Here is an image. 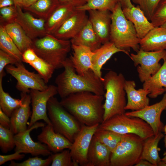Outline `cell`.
Here are the masks:
<instances>
[{"label":"cell","instance_id":"obj_1","mask_svg":"<svg viewBox=\"0 0 166 166\" xmlns=\"http://www.w3.org/2000/svg\"><path fill=\"white\" fill-rule=\"evenodd\" d=\"M63 65L64 71L57 76L55 81L58 94L61 98L83 91L105 95L102 80L91 69L84 75L77 74L69 57L66 58Z\"/></svg>","mask_w":166,"mask_h":166},{"label":"cell","instance_id":"obj_2","mask_svg":"<svg viewBox=\"0 0 166 166\" xmlns=\"http://www.w3.org/2000/svg\"><path fill=\"white\" fill-rule=\"evenodd\" d=\"M104 99L103 96L83 91L61 98L60 102L81 124L91 126L103 122Z\"/></svg>","mask_w":166,"mask_h":166},{"label":"cell","instance_id":"obj_3","mask_svg":"<svg viewBox=\"0 0 166 166\" xmlns=\"http://www.w3.org/2000/svg\"><path fill=\"white\" fill-rule=\"evenodd\" d=\"M140 40L133 24L126 18L118 2L111 12L109 41L130 57L131 49L136 53L140 50Z\"/></svg>","mask_w":166,"mask_h":166},{"label":"cell","instance_id":"obj_4","mask_svg":"<svg viewBox=\"0 0 166 166\" xmlns=\"http://www.w3.org/2000/svg\"><path fill=\"white\" fill-rule=\"evenodd\" d=\"M105 100L103 106V122L113 116L125 113L126 93L124 89L125 78L121 73L110 70L103 77Z\"/></svg>","mask_w":166,"mask_h":166},{"label":"cell","instance_id":"obj_5","mask_svg":"<svg viewBox=\"0 0 166 166\" xmlns=\"http://www.w3.org/2000/svg\"><path fill=\"white\" fill-rule=\"evenodd\" d=\"M31 48L55 69L63 68V62L72 49L70 41L60 39L48 34L33 40Z\"/></svg>","mask_w":166,"mask_h":166},{"label":"cell","instance_id":"obj_6","mask_svg":"<svg viewBox=\"0 0 166 166\" xmlns=\"http://www.w3.org/2000/svg\"><path fill=\"white\" fill-rule=\"evenodd\" d=\"M47 113L55 131L73 143L83 124L67 111L54 96L48 101Z\"/></svg>","mask_w":166,"mask_h":166},{"label":"cell","instance_id":"obj_7","mask_svg":"<svg viewBox=\"0 0 166 166\" xmlns=\"http://www.w3.org/2000/svg\"><path fill=\"white\" fill-rule=\"evenodd\" d=\"M98 128L111 131L121 134H133L144 140L154 135L150 126L142 119L117 114L100 124Z\"/></svg>","mask_w":166,"mask_h":166},{"label":"cell","instance_id":"obj_8","mask_svg":"<svg viewBox=\"0 0 166 166\" xmlns=\"http://www.w3.org/2000/svg\"><path fill=\"white\" fill-rule=\"evenodd\" d=\"M144 140L133 134H123L111 153L110 166H131L140 159Z\"/></svg>","mask_w":166,"mask_h":166},{"label":"cell","instance_id":"obj_9","mask_svg":"<svg viewBox=\"0 0 166 166\" xmlns=\"http://www.w3.org/2000/svg\"><path fill=\"white\" fill-rule=\"evenodd\" d=\"M14 65H8L5 69L17 80L16 88L21 93H29L31 90L43 91L47 88L48 85L38 73L28 71L22 62Z\"/></svg>","mask_w":166,"mask_h":166},{"label":"cell","instance_id":"obj_10","mask_svg":"<svg viewBox=\"0 0 166 166\" xmlns=\"http://www.w3.org/2000/svg\"><path fill=\"white\" fill-rule=\"evenodd\" d=\"M166 55L165 50L147 51L140 49L136 54H131L130 57L134 66H137V70L141 82H144L159 70L162 66L159 61Z\"/></svg>","mask_w":166,"mask_h":166},{"label":"cell","instance_id":"obj_11","mask_svg":"<svg viewBox=\"0 0 166 166\" xmlns=\"http://www.w3.org/2000/svg\"><path fill=\"white\" fill-rule=\"evenodd\" d=\"M29 94L32 111L28 128L40 120H43L47 124L52 125L47 114V105L49 99L58 94L56 86L49 85L43 91L31 90Z\"/></svg>","mask_w":166,"mask_h":166},{"label":"cell","instance_id":"obj_12","mask_svg":"<svg viewBox=\"0 0 166 166\" xmlns=\"http://www.w3.org/2000/svg\"><path fill=\"white\" fill-rule=\"evenodd\" d=\"M45 125L43 123L37 122L25 131L15 134V151L21 153H29L34 156H47L51 155L52 152L46 145L39 141H34L30 135V132L32 130Z\"/></svg>","mask_w":166,"mask_h":166},{"label":"cell","instance_id":"obj_13","mask_svg":"<svg viewBox=\"0 0 166 166\" xmlns=\"http://www.w3.org/2000/svg\"><path fill=\"white\" fill-rule=\"evenodd\" d=\"M99 124L91 126L83 124L80 131L69 149L73 160L77 166H86L89 149Z\"/></svg>","mask_w":166,"mask_h":166},{"label":"cell","instance_id":"obj_14","mask_svg":"<svg viewBox=\"0 0 166 166\" xmlns=\"http://www.w3.org/2000/svg\"><path fill=\"white\" fill-rule=\"evenodd\" d=\"M165 90L164 95L159 102L149 105L140 110L125 112V114L138 117L145 121L151 127L154 135H156L163 128L160 116L162 112L166 109V88Z\"/></svg>","mask_w":166,"mask_h":166},{"label":"cell","instance_id":"obj_15","mask_svg":"<svg viewBox=\"0 0 166 166\" xmlns=\"http://www.w3.org/2000/svg\"><path fill=\"white\" fill-rule=\"evenodd\" d=\"M15 6L17 14L14 22L21 26L29 38L34 40L43 37L47 34L45 19L36 18L29 12H23L21 7Z\"/></svg>","mask_w":166,"mask_h":166},{"label":"cell","instance_id":"obj_16","mask_svg":"<svg viewBox=\"0 0 166 166\" xmlns=\"http://www.w3.org/2000/svg\"><path fill=\"white\" fill-rule=\"evenodd\" d=\"M88 20L86 11L75 9L53 35L61 39H71L79 33Z\"/></svg>","mask_w":166,"mask_h":166},{"label":"cell","instance_id":"obj_17","mask_svg":"<svg viewBox=\"0 0 166 166\" xmlns=\"http://www.w3.org/2000/svg\"><path fill=\"white\" fill-rule=\"evenodd\" d=\"M42 132L37 136V139L47 145L54 153L69 149L72 143L64 136L56 132L51 125L47 124L42 127Z\"/></svg>","mask_w":166,"mask_h":166},{"label":"cell","instance_id":"obj_18","mask_svg":"<svg viewBox=\"0 0 166 166\" xmlns=\"http://www.w3.org/2000/svg\"><path fill=\"white\" fill-rule=\"evenodd\" d=\"M89 20L102 44L109 41L111 12L108 10H92L88 11Z\"/></svg>","mask_w":166,"mask_h":166},{"label":"cell","instance_id":"obj_19","mask_svg":"<svg viewBox=\"0 0 166 166\" xmlns=\"http://www.w3.org/2000/svg\"><path fill=\"white\" fill-rule=\"evenodd\" d=\"M136 86L134 81L125 80L124 89L127 98L125 110H139L149 105V99L147 97L149 93L148 90L143 88L136 90Z\"/></svg>","mask_w":166,"mask_h":166},{"label":"cell","instance_id":"obj_20","mask_svg":"<svg viewBox=\"0 0 166 166\" xmlns=\"http://www.w3.org/2000/svg\"><path fill=\"white\" fill-rule=\"evenodd\" d=\"M21 97L23 105L15 109L10 117L11 128L14 134L26 130L28 119L32 114L30 105L31 97L28 93H21Z\"/></svg>","mask_w":166,"mask_h":166},{"label":"cell","instance_id":"obj_21","mask_svg":"<svg viewBox=\"0 0 166 166\" xmlns=\"http://www.w3.org/2000/svg\"><path fill=\"white\" fill-rule=\"evenodd\" d=\"M126 18L133 24L138 38L141 39L154 27L137 6L122 9Z\"/></svg>","mask_w":166,"mask_h":166},{"label":"cell","instance_id":"obj_22","mask_svg":"<svg viewBox=\"0 0 166 166\" xmlns=\"http://www.w3.org/2000/svg\"><path fill=\"white\" fill-rule=\"evenodd\" d=\"M73 52L69 57L76 73L84 75L89 69L92 70V63L93 51L89 47L71 45Z\"/></svg>","mask_w":166,"mask_h":166},{"label":"cell","instance_id":"obj_23","mask_svg":"<svg viewBox=\"0 0 166 166\" xmlns=\"http://www.w3.org/2000/svg\"><path fill=\"white\" fill-rule=\"evenodd\" d=\"M122 52L126 54L124 50L117 48L110 41L103 44L98 48L93 51L92 57V71L103 81L101 69L103 65L114 54Z\"/></svg>","mask_w":166,"mask_h":166},{"label":"cell","instance_id":"obj_24","mask_svg":"<svg viewBox=\"0 0 166 166\" xmlns=\"http://www.w3.org/2000/svg\"><path fill=\"white\" fill-rule=\"evenodd\" d=\"M111 153L109 149L93 136L87 154L86 166H110Z\"/></svg>","mask_w":166,"mask_h":166},{"label":"cell","instance_id":"obj_25","mask_svg":"<svg viewBox=\"0 0 166 166\" xmlns=\"http://www.w3.org/2000/svg\"><path fill=\"white\" fill-rule=\"evenodd\" d=\"M140 49L147 51L166 50V28L159 26L151 30L140 42Z\"/></svg>","mask_w":166,"mask_h":166},{"label":"cell","instance_id":"obj_26","mask_svg":"<svg viewBox=\"0 0 166 166\" xmlns=\"http://www.w3.org/2000/svg\"><path fill=\"white\" fill-rule=\"evenodd\" d=\"M22 61L34 68L47 84L55 70L52 65L39 57L31 48L27 49L22 53Z\"/></svg>","mask_w":166,"mask_h":166},{"label":"cell","instance_id":"obj_27","mask_svg":"<svg viewBox=\"0 0 166 166\" xmlns=\"http://www.w3.org/2000/svg\"><path fill=\"white\" fill-rule=\"evenodd\" d=\"M70 42L71 45L85 46L93 51L99 48L102 44L89 20Z\"/></svg>","mask_w":166,"mask_h":166},{"label":"cell","instance_id":"obj_28","mask_svg":"<svg viewBox=\"0 0 166 166\" xmlns=\"http://www.w3.org/2000/svg\"><path fill=\"white\" fill-rule=\"evenodd\" d=\"M163 59L164 63L159 70L143 84V88L148 90V96L152 98L164 93L166 88V55Z\"/></svg>","mask_w":166,"mask_h":166},{"label":"cell","instance_id":"obj_29","mask_svg":"<svg viewBox=\"0 0 166 166\" xmlns=\"http://www.w3.org/2000/svg\"><path fill=\"white\" fill-rule=\"evenodd\" d=\"M75 9L71 5L60 4L45 21L47 34H53Z\"/></svg>","mask_w":166,"mask_h":166},{"label":"cell","instance_id":"obj_30","mask_svg":"<svg viewBox=\"0 0 166 166\" xmlns=\"http://www.w3.org/2000/svg\"><path fill=\"white\" fill-rule=\"evenodd\" d=\"M4 26L7 33L22 53L32 48L33 40L27 36L18 24L14 22Z\"/></svg>","mask_w":166,"mask_h":166},{"label":"cell","instance_id":"obj_31","mask_svg":"<svg viewBox=\"0 0 166 166\" xmlns=\"http://www.w3.org/2000/svg\"><path fill=\"white\" fill-rule=\"evenodd\" d=\"M164 136V135L160 131L156 135L144 140L140 159L148 161L154 166H158L161 161L158 153V145Z\"/></svg>","mask_w":166,"mask_h":166},{"label":"cell","instance_id":"obj_32","mask_svg":"<svg viewBox=\"0 0 166 166\" xmlns=\"http://www.w3.org/2000/svg\"><path fill=\"white\" fill-rule=\"evenodd\" d=\"M60 4L58 0H38L23 9L46 21Z\"/></svg>","mask_w":166,"mask_h":166},{"label":"cell","instance_id":"obj_33","mask_svg":"<svg viewBox=\"0 0 166 166\" xmlns=\"http://www.w3.org/2000/svg\"><path fill=\"white\" fill-rule=\"evenodd\" d=\"M5 74L4 71L0 74V108L10 117L14 111L22 106L23 103L21 99L14 98L4 91L2 80Z\"/></svg>","mask_w":166,"mask_h":166},{"label":"cell","instance_id":"obj_34","mask_svg":"<svg viewBox=\"0 0 166 166\" xmlns=\"http://www.w3.org/2000/svg\"><path fill=\"white\" fill-rule=\"evenodd\" d=\"M0 49L16 58L19 62L22 61V53L18 48L7 33L4 25H0Z\"/></svg>","mask_w":166,"mask_h":166},{"label":"cell","instance_id":"obj_35","mask_svg":"<svg viewBox=\"0 0 166 166\" xmlns=\"http://www.w3.org/2000/svg\"><path fill=\"white\" fill-rule=\"evenodd\" d=\"M122 135L110 130L97 128L93 136L97 140L106 146L112 153L121 141Z\"/></svg>","mask_w":166,"mask_h":166},{"label":"cell","instance_id":"obj_36","mask_svg":"<svg viewBox=\"0 0 166 166\" xmlns=\"http://www.w3.org/2000/svg\"><path fill=\"white\" fill-rule=\"evenodd\" d=\"M118 0H87L84 5L77 7L76 10L88 11L89 10H113Z\"/></svg>","mask_w":166,"mask_h":166},{"label":"cell","instance_id":"obj_37","mask_svg":"<svg viewBox=\"0 0 166 166\" xmlns=\"http://www.w3.org/2000/svg\"><path fill=\"white\" fill-rule=\"evenodd\" d=\"M14 134L10 129L0 125V148L3 153H6L15 147Z\"/></svg>","mask_w":166,"mask_h":166},{"label":"cell","instance_id":"obj_38","mask_svg":"<svg viewBox=\"0 0 166 166\" xmlns=\"http://www.w3.org/2000/svg\"><path fill=\"white\" fill-rule=\"evenodd\" d=\"M51 156V166H77L73 160L69 149L52 154Z\"/></svg>","mask_w":166,"mask_h":166},{"label":"cell","instance_id":"obj_39","mask_svg":"<svg viewBox=\"0 0 166 166\" xmlns=\"http://www.w3.org/2000/svg\"><path fill=\"white\" fill-rule=\"evenodd\" d=\"M137 5L143 11L149 21H151L154 12L161 0H131Z\"/></svg>","mask_w":166,"mask_h":166},{"label":"cell","instance_id":"obj_40","mask_svg":"<svg viewBox=\"0 0 166 166\" xmlns=\"http://www.w3.org/2000/svg\"><path fill=\"white\" fill-rule=\"evenodd\" d=\"M154 27L160 26L166 22V0H161L150 21Z\"/></svg>","mask_w":166,"mask_h":166},{"label":"cell","instance_id":"obj_41","mask_svg":"<svg viewBox=\"0 0 166 166\" xmlns=\"http://www.w3.org/2000/svg\"><path fill=\"white\" fill-rule=\"evenodd\" d=\"M52 161L51 155L45 159H42L37 156L30 157L20 163H17L14 161H10L9 166H48L51 165Z\"/></svg>","mask_w":166,"mask_h":166},{"label":"cell","instance_id":"obj_42","mask_svg":"<svg viewBox=\"0 0 166 166\" xmlns=\"http://www.w3.org/2000/svg\"><path fill=\"white\" fill-rule=\"evenodd\" d=\"M1 24L4 25L14 22L17 14L16 6L14 5L0 8Z\"/></svg>","mask_w":166,"mask_h":166},{"label":"cell","instance_id":"obj_43","mask_svg":"<svg viewBox=\"0 0 166 166\" xmlns=\"http://www.w3.org/2000/svg\"><path fill=\"white\" fill-rule=\"evenodd\" d=\"M19 62L14 57L0 50V74L4 71V69L8 65H15Z\"/></svg>","mask_w":166,"mask_h":166},{"label":"cell","instance_id":"obj_44","mask_svg":"<svg viewBox=\"0 0 166 166\" xmlns=\"http://www.w3.org/2000/svg\"><path fill=\"white\" fill-rule=\"evenodd\" d=\"M25 156L24 154L15 152L14 153L8 155H0V165L6 162L14 160H19L23 159Z\"/></svg>","mask_w":166,"mask_h":166},{"label":"cell","instance_id":"obj_45","mask_svg":"<svg viewBox=\"0 0 166 166\" xmlns=\"http://www.w3.org/2000/svg\"><path fill=\"white\" fill-rule=\"evenodd\" d=\"M0 125L4 127L10 129L11 121L10 117L4 113L0 108Z\"/></svg>","mask_w":166,"mask_h":166},{"label":"cell","instance_id":"obj_46","mask_svg":"<svg viewBox=\"0 0 166 166\" xmlns=\"http://www.w3.org/2000/svg\"><path fill=\"white\" fill-rule=\"evenodd\" d=\"M60 4H69L75 8L85 4L87 0H58Z\"/></svg>","mask_w":166,"mask_h":166},{"label":"cell","instance_id":"obj_47","mask_svg":"<svg viewBox=\"0 0 166 166\" xmlns=\"http://www.w3.org/2000/svg\"><path fill=\"white\" fill-rule=\"evenodd\" d=\"M122 9L130 8L134 5L132 4L131 0H118Z\"/></svg>","mask_w":166,"mask_h":166},{"label":"cell","instance_id":"obj_48","mask_svg":"<svg viewBox=\"0 0 166 166\" xmlns=\"http://www.w3.org/2000/svg\"><path fill=\"white\" fill-rule=\"evenodd\" d=\"M14 5L13 0H0V8Z\"/></svg>","mask_w":166,"mask_h":166},{"label":"cell","instance_id":"obj_49","mask_svg":"<svg viewBox=\"0 0 166 166\" xmlns=\"http://www.w3.org/2000/svg\"><path fill=\"white\" fill-rule=\"evenodd\" d=\"M135 166H154L148 161L143 159H140L135 165Z\"/></svg>","mask_w":166,"mask_h":166},{"label":"cell","instance_id":"obj_50","mask_svg":"<svg viewBox=\"0 0 166 166\" xmlns=\"http://www.w3.org/2000/svg\"><path fill=\"white\" fill-rule=\"evenodd\" d=\"M38 0H23L22 7L23 8H27L33 4Z\"/></svg>","mask_w":166,"mask_h":166},{"label":"cell","instance_id":"obj_51","mask_svg":"<svg viewBox=\"0 0 166 166\" xmlns=\"http://www.w3.org/2000/svg\"><path fill=\"white\" fill-rule=\"evenodd\" d=\"M15 3V5L18 6L22 7L23 0H13Z\"/></svg>","mask_w":166,"mask_h":166},{"label":"cell","instance_id":"obj_52","mask_svg":"<svg viewBox=\"0 0 166 166\" xmlns=\"http://www.w3.org/2000/svg\"><path fill=\"white\" fill-rule=\"evenodd\" d=\"M163 155L164 157L162 159H161V161L166 163V151L164 153Z\"/></svg>","mask_w":166,"mask_h":166},{"label":"cell","instance_id":"obj_53","mask_svg":"<svg viewBox=\"0 0 166 166\" xmlns=\"http://www.w3.org/2000/svg\"><path fill=\"white\" fill-rule=\"evenodd\" d=\"M158 166H166V163L161 161L159 163Z\"/></svg>","mask_w":166,"mask_h":166},{"label":"cell","instance_id":"obj_54","mask_svg":"<svg viewBox=\"0 0 166 166\" xmlns=\"http://www.w3.org/2000/svg\"><path fill=\"white\" fill-rule=\"evenodd\" d=\"M163 130L165 132V133L166 135V124L164 126V127L163 128Z\"/></svg>","mask_w":166,"mask_h":166},{"label":"cell","instance_id":"obj_55","mask_svg":"<svg viewBox=\"0 0 166 166\" xmlns=\"http://www.w3.org/2000/svg\"><path fill=\"white\" fill-rule=\"evenodd\" d=\"M162 27L166 28V22L160 26Z\"/></svg>","mask_w":166,"mask_h":166},{"label":"cell","instance_id":"obj_56","mask_svg":"<svg viewBox=\"0 0 166 166\" xmlns=\"http://www.w3.org/2000/svg\"><path fill=\"white\" fill-rule=\"evenodd\" d=\"M164 143H165V147H166V135L165 136V137H164Z\"/></svg>","mask_w":166,"mask_h":166}]
</instances>
